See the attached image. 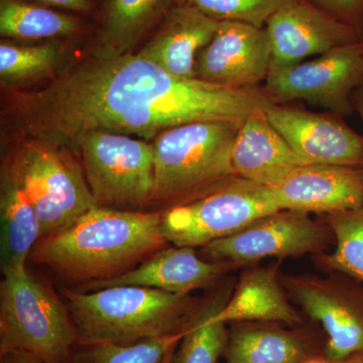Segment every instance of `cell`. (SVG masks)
<instances>
[{
  "instance_id": "1",
  "label": "cell",
  "mask_w": 363,
  "mask_h": 363,
  "mask_svg": "<svg viewBox=\"0 0 363 363\" xmlns=\"http://www.w3.org/2000/svg\"><path fill=\"white\" fill-rule=\"evenodd\" d=\"M96 54L45 89L21 97L16 112L35 142L71 147L92 130L155 140L168 128L198 121L241 125L271 104L260 87L231 89L178 77L138 52Z\"/></svg>"
},
{
  "instance_id": "2",
  "label": "cell",
  "mask_w": 363,
  "mask_h": 363,
  "mask_svg": "<svg viewBox=\"0 0 363 363\" xmlns=\"http://www.w3.org/2000/svg\"><path fill=\"white\" fill-rule=\"evenodd\" d=\"M162 215L98 206L62 233L40 240L30 259L73 283L116 278L167 247Z\"/></svg>"
},
{
  "instance_id": "3",
  "label": "cell",
  "mask_w": 363,
  "mask_h": 363,
  "mask_svg": "<svg viewBox=\"0 0 363 363\" xmlns=\"http://www.w3.org/2000/svg\"><path fill=\"white\" fill-rule=\"evenodd\" d=\"M80 345H128L143 339L179 333L196 307L190 295H177L136 286L93 291L61 289Z\"/></svg>"
},
{
  "instance_id": "4",
  "label": "cell",
  "mask_w": 363,
  "mask_h": 363,
  "mask_svg": "<svg viewBox=\"0 0 363 363\" xmlns=\"http://www.w3.org/2000/svg\"><path fill=\"white\" fill-rule=\"evenodd\" d=\"M240 126L225 121H198L160 133L152 143L155 188L150 203L180 206L238 178L231 152Z\"/></svg>"
},
{
  "instance_id": "5",
  "label": "cell",
  "mask_w": 363,
  "mask_h": 363,
  "mask_svg": "<svg viewBox=\"0 0 363 363\" xmlns=\"http://www.w3.org/2000/svg\"><path fill=\"white\" fill-rule=\"evenodd\" d=\"M75 327L62 298L28 269L2 272L0 353L23 351L45 363H69Z\"/></svg>"
},
{
  "instance_id": "6",
  "label": "cell",
  "mask_w": 363,
  "mask_h": 363,
  "mask_svg": "<svg viewBox=\"0 0 363 363\" xmlns=\"http://www.w3.org/2000/svg\"><path fill=\"white\" fill-rule=\"evenodd\" d=\"M11 162L39 216L40 240L62 233L98 207L82 164L62 147L33 140Z\"/></svg>"
},
{
  "instance_id": "7",
  "label": "cell",
  "mask_w": 363,
  "mask_h": 363,
  "mask_svg": "<svg viewBox=\"0 0 363 363\" xmlns=\"http://www.w3.org/2000/svg\"><path fill=\"white\" fill-rule=\"evenodd\" d=\"M71 147L80 152L98 206L130 210L150 203L155 188L152 145L130 135L92 130L79 135Z\"/></svg>"
},
{
  "instance_id": "8",
  "label": "cell",
  "mask_w": 363,
  "mask_h": 363,
  "mask_svg": "<svg viewBox=\"0 0 363 363\" xmlns=\"http://www.w3.org/2000/svg\"><path fill=\"white\" fill-rule=\"evenodd\" d=\"M278 210L269 186L238 177L201 199L164 210L161 228L175 247H203Z\"/></svg>"
},
{
  "instance_id": "9",
  "label": "cell",
  "mask_w": 363,
  "mask_h": 363,
  "mask_svg": "<svg viewBox=\"0 0 363 363\" xmlns=\"http://www.w3.org/2000/svg\"><path fill=\"white\" fill-rule=\"evenodd\" d=\"M362 83L363 52L357 43L312 61L271 68L260 88L272 104L304 100L344 117L354 112L352 96Z\"/></svg>"
},
{
  "instance_id": "10",
  "label": "cell",
  "mask_w": 363,
  "mask_h": 363,
  "mask_svg": "<svg viewBox=\"0 0 363 363\" xmlns=\"http://www.w3.org/2000/svg\"><path fill=\"white\" fill-rule=\"evenodd\" d=\"M333 235L331 229L310 214L278 210L248 224L238 233L201 247L202 259L231 267L253 266L267 257H298L323 252Z\"/></svg>"
},
{
  "instance_id": "11",
  "label": "cell",
  "mask_w": 363,
  "mask_h": 363,
  "mask_svg": "<svg viewBox=\"0 0 363 363\" xmlns=\"http://www.w3.org/2000/svg\"><path fill=\"white\" fill-rule=\"evenodd\" d=\"M281 279L289 297L324 329L325 358L338 362L363 350V288L355 279L307 274Z\"/></svg>"
},
{
  "instance_id": "12",
  "label": "cell",
  "mask_w": 363,
  "mask_h": 363,
  "mask_svg": "<svg viewBox=\"0 0 363 363\" xmlns=\"http://www.w3.org/2000/svg\"><path fill=\"white\" fill-rule=\"evenodd\" d=\"M271 57L266 28L219 21L196 59V78L231 89H255L269 75Z\"/></svg>"
},
{
  "instance_id": "13",
  "label": "cell",
  "mask_w": 363,
  "mask_h": 363,
  "mask_svg": "<svg viewBox=\"0 0 363 363\" xmlns=\"http://www.w3.org/2000/svg\"><path fill=\"white\" fill-rule=\"evenodd\" d=\"M271 45V68L301 63L363 39L346 25L309 0H290L267 21Z\"/></svg>"
},
{
  "instance_id": "14",
  "label": "cell",
  "mask_w": 363,
  "mask_h": 363,
  "mask_svg": "<svg viewBox=\"0 0 363 363\" xmlns=\"http://www.w3.org/2000/svg\"><path fill=\"white\" fill-rule=\"evenodd\" d=\"M267 116L296 154L310 164L363 168V136L335 113H314L286 104H269Z\"/></svg>"
},
{
  "instance_id": "15",
  "label": "cell",
  "mask_w": 363,
  "mask_h": 363,
  "mask_svg": "<svg viewBox=\"0 0 363 363\" xmlns=\"http://www.w3.org/2000/svg\"><path fill=\"white\" fill-rule=\"evenodd\" d=\"M279 210L332 214L363 206V168L308 164L269 186Z\"/></svg>"
},
{
  "instance_id": "16",
  "label": "cell",
  "mask_w": 363,
  "mask_h": 363,
  "mask_svg": "<svg viewBox=\"0 0 363 363\" xmlns=\"http://www.w3.org/2000/svg\"><path fill=\"white\" fill-rule=\"evenodd\" d=\"M233 267L202 259L193 247H164L121 276L88 284L87 291L114 286H136L190 295L212 286Z\"/></svg>"
},
{
  "instance_id": "17",
  "label": "cell",
  "mask_w": 363,
  "mask_h": 363,
  "mask_svg": "<svg viewBox=\"0 0 363 363\" xmlns=\"http://www.w3.org/2000/svg\"><path fill=\"white\" fill-rule=\"evenodd\" d=\"M267 106L255 109L241 124L234 140L231 160L240 178L272 186L294 169L310 162L296 154L274 128L267 116Z\"/></svg>"
},
{
  "instance_id": "18",
  "label": "cell",
  "mask_w": 363,
  "mask_h": 363,
  "mask_svg": "<svg viewBox=\"0 0 363 363\" xmlns=\"http://www.w3.org/2000/svg\"><path fill=\"white\" fill-rule=\"evenodd\" d=\"M218 25V21L197 9L174 4L138 54L173 75L194 79L198 54Z\"/></svg>"
},
{
  "instance_id": "19",
  "label": "cell",
  "mask_w": 363,
  "mask_h": 363,
  "mask_svg": "<svg viewBox=\"0 0 363 363\" xmlns=\"http://www.w3.org/2000/svg\"><path fill=\"white\" fill-rule=\"evenodd\" d=\"M279 271V262L267 267H247L215 318L225 323H302V316L289 300Z\"/></svg>"
},
{
  "instance_id": "20",
  "label": "cell",
  "mask_w": 363,
  "mask_h": 363,
  "mask_svg": "<svg viewBox=\"0 0 363 363\" xmlns=\"http://www.w3.org/2000/svg\"><path fill=\"white\" fill-rule=\"evenodd\" d=\"M0 224L1 272L25 269L30 252L42 238V227L11 162L1 171Z\"/></svg>"
},
{
  "instance_id": "21",
  "label": "cell",
  "mask_w": 363,
  "mask_h": 363,
  "mask_svg": "<svg viewBox=\"0 0 363 363\" xmlns=\"http://www.w3.org/2000/svg\"><path fill=\"white\" fill-rule=\"evenodd\" d=\"M240 322L229 333L225 363H305L309 345L300 334L276 325Z\"/></svg>"
},
{
  "instance_id": "22",
  "label": "cell",
  "mask_w": 363,
  "mask_h": 363,
  "mask_svg": "<svg viewBox=\"0 0 363 363\" xmlns=\"http://www.w3.org/2000/svg\"><path fill=\"white\" fill-rule=\"evenodd\" d=\"M174 4L175 0H104L98 50L130 52L157 28Z\"/></svg>"
},
{
  "instance_id": "23",
  "label": "cell",
  "mask_w": 363,
  "mask_h": 363,
  "mask_svg": "<svg viewBox=\"0 0 363 363\" xmlns=\"http://www.w3.org/2000/svg\"><path fill=\"white\" fill-rule=\"evenodd\" d=\"M84 16L33 0H0V35L21 40H60L80 35Z\"/></svg>"
},
{
  "instance_id": "24",
  "label": "cell",
  "mask_w": 363,
  "mask_h": 363,
  "mask_svg": "<svg viewBox=\"0 0 363 363\" xmlns=\"http://www.w3.org/2000/svg\"><path fill=\"white\" fill-rule=\"evenodd\" d=\"M233 289L229 284L222 286L213 297L196 307L169 363H218L225 353L229 333L227 323L215 316L225 306Z\"/></svg>"
},
{
  "instance_id": "25",
  "label": "cell",
  "mask_w": 363,
  "mask_h": 363,
  "mask_svg": "<svg viewBox=\"0 0 363 363\" xmlns=\"http://www.w3.org/2000/svg\"><path fill=\"white\" fill-rule=\"evenodd\" d=\"M336 240L329 255H318L320 264L332 272L363 281V206L326 215Z\"/></svg>"
},
{
  "instance_id": "26",
  "label": "cell",
  "mask_w": 363,
  "mask_h": 363,
  "mask_svg": "<svg viewBox=\"0 0 363 363\" xmlns=\"http://www.w3.org/2000/svg\"><path fill=\"white\" fill-rule=\"evenodd\" d=\"M183 333L184 330L143 339L128 345L109 342L81 345L77 352L72 353L69 363H164Z\"/></svg>"
},
{
  "instance_id": "27",
  "label": "cell",
  "mask_w": 363,
  "mask_h": 363,
  "mask_svg": "<svg viewBox=\"0 0 363 363\" xmlns=\"http://www.w3.org/2000/svg\"><path fill=\"white\" fill-rule=\"evenodd\" d=\"M56 43L42 45L0 44V76L4 82H20L51 70L60 58Z\"/></svg>"
},
{
  "instance_id": "28",
  "label": "cell",
  "mask_w": 363,
  "mask_h": 363,
  "mask_svg": "<svg viewBox=\"0 0 363 363\" xmlns=\"http://www.w3.org/2000/svg\"><path fill=\"white\" fill-rule=\"evenodd\" d=\"M290 0H175L218 21H240L264 28L272 14Z\"/></svg>"
},
{
  "instance_id": "29",
  "label": "cell",
  "mask_w": 363,
  "mask_h": 363,
  "mask_svg": "<svg viewBox=\"0 0 363 363\" xmlns=\"http://www.w3.org/2000/svg\"><path fill=\"white\" fill-rule=\"evenodd\" d=\"M363 37V0H309Z\"/></svg>"
},
{
  "instance_id": "30",
  "label": "cell",
  "mask_w": 363,
  "mask_h": 363,
  "mask_svg": "<svg viewBox=\"0 0 363 363\" xmlns=\"http://www.w3.org/2000/svg\"><path fill=\"white\" fill-rule=\"evenodd\" d=\"M33 1L87 18L96 13L100 0H33Z\"/></svg>"
},
{
  "instance_id": "31",
  "label": "cell",
  "mask_w": 363,
  "mask_h": 363,
  "mask_svg": "<svg viewBox=\"0 0 363 363\" xmlns=\"http://www.w3.org/2000/svg\"><path fill=\"white\" fill-rule=\"evenodd\" d=\"M0 363H45L39 358L23 351L0 353Z\"/></svg>"
},
{
  "instance_id": "32",
  "label": "cell",
  "mask_w": 363,
  "mask_h": 363,
  "mask_svg": "<svg viewBox=\"0 0 363 363\" xmlns=\"http://www.w3.org/2000/svg\"><path fill=\"white\" fill-rule=\"evenodd\" d=\"M305 363H363V350L350 355L345 359L338 360V362H333V360L327 359L323 357L309 358Z\"/></svg>"
},
{
  "instance_id": "33",
  "label": "cell",
  "mask_w": 363,
  "mask_h": 363,
  "mask_svg": "<svg viewBox=\"0 0 363 363\" xmlns=\"http://www.w3.org/2000/svg\"><path fill=\"white\" fill-rule=\"evenodd\" d=\"M352 102L355 111L359 113L363 123V83L359 86V87L357 88V91L354 92V94H353Z\"/></svg>"
},
{
  "instance_id": "34",
  "label": "cell",
  "mask_w": 363,
  "mask_h": 363,
  "mask_svg": "<svg viewBox=\"0 0 363 363\" xmlns=\"http://www.w3.org/2000/svg\"><path fill=\"white\" fill-rule=\"evenodd\" d=\"M174 351H175V350H172L171 351H169V354L167 355L166 360H164V363L171 362V359H172V357H173Z\"/></svg>"
}]
</instances>
